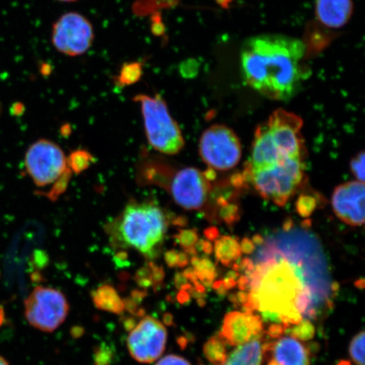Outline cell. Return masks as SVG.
<instances>
[{
	"label": "cell",
	"instance_id": "6da1fadb",
	"mask_svg": "<svg viewBox=\"0 0 365 365\" xmlns=\"http://www.w3.org/2000/svg\"><path fill=\"white\" fill-rule=\"evenodd\" d=\"M255 251L249 290L264 321L299 312L317 319L330 299V273L317 237L304 228H284L263 239Z\"/></svg>",
	"mask_w": 365,
	"mask_h": 365
},
{
	"label": "cell",
	"instance_id": "7a4b0ae2",
	"mask_svg": "<svg viewBox=\"0 0 365 365\" xmlns=\"http://www.w3.org/2000/svg\"><path fill=\"white\" fill-rule=\"evenodd\" d=\"M307 46L303 41L284 34L251 36L242 45L240 71L250 88L263 97L289 101L309 76L304 65Z\"/></svg>",
	"mask_w": 365,
	"mask_h": 365
},
{
	"label": "cell",
	"instance_id": "3957f363",
	"mask_svg": "<svg viewBox=\"0 0 365 365\" xmlns=\"http://www.w3.org/2000/svg\"><path fill=\"white\" fill-rule=\"evenodd\" d=\"M135 179L140 186L165 190L186 210H200L207 200L208 180L197 168H173L163 158L143 150L136 163Z\"/></svg>",
	"mask_w": 365,
	"mask_h": 365
},
{
	"label": "cell",
	"instance_id": "277c9868",
	"mask_svg": "<svg viewBox=\"0 0 365 365\" xmlns=\"http://www.w3.org/2000/svg\"><path fill=\"white\" fill-rule=\"evenodd\" d=\"M167 230V219L161 208L153 203L135 202L126 205L106 231L114 248H133L153 259L158 257Z\"/></svg>",
	"mask_w": 365,
	"mask_h": 365
},
{
	"label": "cell",
	"instance_id": "5b68a950",
	"mask_svg": "<svg viewBox=\"0 0 365 365\" xmlns=\"http://www.w3.org/2000/svg\"><path fill=\"white\" fill-rule=\"evenodd\" d=\"M302 126V118L296 114L284 109L274 112L255 131L250 156L253 165L263 168L305 158Z\"/></svg>",
	"mask_w": 365,
	"mask_h": 365
},
{
	"label": "cell",
	"instance_id": "8992f818",
	"mask_svg": "<svg viewBox=\"0 0 365 365\" xmlns=\"http://www.w3.org/2000/svg\"><path fill=\"white\" fill-rule=\"evenodd\" d=\"M134 101L140 104L149 144L160 153H179L184 148L185 140L161 96L139 94Z\"/></svg>",
	"mask_w": 365,
	"mask_h": 365
},
{
	"label": "cell",
	"instance_id": "52a82bcc",
	"mask_svg": "<svg viewBox=\"0 0 365 365\" xmlns=\"http://www.w3.org/2000/svg\"><path fill=\"white\" fill-rule=\"evenodd\" d=\"M304 159H290L277 165L250 170V180L264 199L284 205L303 181Z\"/></svg>",
	"mask_w": 365,
	"mask_h": 365
},
{
	"label": "cell",
	"instance_id": "ba28073f",
	"mask_svg": "<svg viewBox=\"0 0 365 365\" xmlns=\"http://www.w3.org/2000/svg\"><path fill=\"white\" fill-rule=\"evenodd\" d=\"M25 317L31 327L44 332H53L66 321L68 304L61 291L36 287L25 300Z\"/></svg>",
	"mask_w": 365,
	"mask_h": 365
},
{
	"label": "cell",
	"instance_id": "9c48e42d",
	"mask_svg": "<svg viewBox=\"0 0 365 365\" xmlns=\"http://www.w3.org/2000/svg\"><path fill=\"white\" fill-rule=\"evenodd\" d=\"M200 154L203 161L214 170H231L240 161V140L230 128L222 125H212L200 138Z\"/></svg>",
	"mask_w": 365,
	"mask_h": 365
},
{
	"label": "cell",
	"instance_id": "30bf717a",
	"mask_svg": "<svg viewBox=\"0 0 365 365\" xmlns=\"http://www.w3.org/2000/svg\"><path fill=\"white\" fill-rule=\"evenodd\" d=\"M94 38L93 24L80 13H66L53 26V47L67 56H80L88 52Z\"/></svg>",
	"mask_w": 365,
	"mask_h": 365
},
{
	"label": "cell",
	"instance_id": "8fae6325",
	"mask_svg": "<svg viewBox=\"0 0 365 365\" xmlns=\"http://www.w3.org/2000/svg\"><path fill=\"white\" fill-rule=\"evenodd\" d=\"M25 166L31 179L39 187L53 185L68 168L62 149L47 140L31 145L26 153Z\"/></svg>",
	"mask_w": 365,
	"mask_h": 365
},
{
	"label": "cell",
	"instance_id": "7c38bea8",
	"mask_svg": "<svg viewBox=\"0 0 365 365\" xmlns=\"http://www.w3.org/2000/svg\"><path fill=\"white\" fill-rule=\"evenodd\" d=\"M168 333L161 322L153 317H143L130 331L127 346L132 358L140 363L156 361L166 348Z\"/></svg>",
	"mask_w": 365,
	"mask_h": 365
},
{
	"label": "cell",
	"instance_id": "4fadbf2b",
	"mask_svg": "<svg viewBox=\"0 0 365 365\" xmlns=\"http://www.w3.org/2000/svg\"><path fill=\"white\" fill-rule=\"evenodd\" d=\"M364 197L363 182H349L336 187L331 203L337 217L346 225L362 226L364 223Z\"/></svg>",
	"mask_w": 365,
	"mask_h": 365
},
{
	"label": "cell",
	"instance_id": "5bb4252c",
	"mask_svg": "<svg viewBox=\"0 0 365 365\" xmlns=\"http://www.w3.org/2000/svg\"><path fill=\"white\" fill-rule=\"evenodd\" d=\"M262 356L277 365H310L307 346L294 337H282L262 346Z\"/></svg>",
	"mask_w": 365,
	"mask_h": 365
},
{
	"label": "cell",
	"instance_id": "9a60e30c",
	"mask_svg": "<svg viewBox=\"0 0 365 365\" xmlns=\"http://www.w3.org/2000/svg\"><path fill=\"white\" fill-rule=\"evenodd\" d=\"M353 0H317L316 16L323 26L341 29L353 16Z\"/></svg>",
	"mask_w": 365,
	"mask_h": 365
},
{
	"label": "cell",
	"instance_id": "2e32d148",
	"mask_svg": "<svg viewBox=\"0 0 365 365\" xmlns=\"http://www.w3.org/2000/svg\"><path fill=\"white\" fill-rule=\"evenodd\" d=\"M219 336L231 346H240L254 339L248 316L239 312L226 314Z\"/></svg>",
	"mask_w": 365,
	"mask_h": 365
},
{
	"label": "cell",
	"instance_id": "e0dca14e",
	"mask_svg": "<svg viewBox=\"0 0 365 365\" xmlns=\"http://www.w3.org/2000/svg\"><path fill=\"white\" fill-rule=\"evenodd\" d=\"M263 337H254L253 340L240 345L227 357L225 362L222 365H261Z\"/></svg>",
	"mask_w": 365,
	"mask_h": 365
},
{
	"label": "cell",
	"instance_id": "ac0fdd59",
	"mask_svg": "<svg viewBox=\"0 0 365 365\" xmlns=\"http://www.w3.org/2000/svg\"><path fill=\"white\" fill-rule=\"evenodd\" d=\"M95 307L103 312L121 314L125 312L124 301L110 285H103L91 293Z\"/></svg>",
	"mask_w": 365,
	"mask_h": 365
},
{
	"label": "cell",
	"instance_id": "d6986e66",
	"mask_svg": "<svg viewBox=\"0 0 365 365\" xmlns=\"http://www.w3.org/2000/svg\"><path fill=\"white\" fill-rule=\"evenodd\" d=\"M215 254L219 262L226 267H230L240 257V245L232 237H222L216 242Z\"/></svg>",
	"mask_w": 365,
	"mask_h": 365
},
{
	"label": "cell",
	"instance_id": "ffe728a7",
	"mask_svg": "<svg viewBox=\"0 0 365 365\" xmlns=\"http://www.w3.org/2000/svg\"><path fill=\"white\" fill-rule=\"evenodd\" d=\"M205 357L213 365H222L227 357L226 342L220 336H212L203 346Z\"/></svg>",
	"mask_w": 365,
	"mask_h": 365
},
{
	"label": "cell",
	"instance_id": "44dd1931",
	"mask_svg": "<svg viewBox=\"0 0 365 365\" xmlns=\"http://www.w3.org/2000/svg\"><path fill=\"white\" fill-rule=\"evenodd\" d=\"M93 162V155L85 150H75L67 159L68 167L77 175L88 170Z\"/></svg>",
	"mask_w": 365,
	"mask_h": 365
},
{
	"label": "cell",
	"instance_id": "7402d4cb",
	"mask_svg": "<svg viewBox=\"0 0 365 365\" xmlns=\"http://www.w3.org/2000/svg\"><path fill=\"white\" fill-rule=\"evenodd\" d=\"M143 74V68L140 63H126L121 68L120 76L115 79L116 84L120 86L134 84L140 78Z\"/></svg>",
	"mask_w": 365,
	"mask_h": 365
},
{
	"label": "cell",
	"instance_id": "603a6c76",
	"mask_svg": "<svg viewBox=\"0 0 365 365\" xmlns=\"http://www.w3.org/2000/svg\"><path fill=\"white\" fill-rule=\"evenodd\" d=\"M290 331V334L294 339H298L301 341H309L314 339L316 334V328L309 322V319H304L298 325L293 328H289L285 332Z\"/></svg>",
	"mask_w": 365,
	"mask_h": 365
},
{
	"label": "cell",
	"instance_id": "cb8c5ba5",
	"mask_svg": "<svg viewBox=\"0 0 365 365\" xmlns=\"http://www.w3.org/2000/svg\"><path fill=\"white\" fill-rule=\"evenodd\" d=\"M364 331L356 335L349 346V354L354 362L357 365H364Z\"/></svg>",
	"mask_w": 365,
	"mask_h": 365
},
{
	"label": "cell",
	"instance_id": "d4e9b609",
	"mask_svg": "<svg viewBox=\"0 0 365 365\" xmlns=\"http://www.w3.org/2000/svg\"><path fill=\"white\" fill-rule=\"evenodd\" d=\"M71 178V170L68 167L66 171L63 173V175L54 182L53 189L49 191L47 195L49 199L56 200L59 195L65 192L67 189L68 182Z\"/></svg>",
	"mask_w": 365,
	"mask_h": 365
},
{
	"label": "cell",
	"instance_id": "484cf974",
	"mask_svg": "<svg viewBox=\"0 0 365 365\" xmlns=\"http://www.w3.org/2000/svg\"><path fill=\"white\" fill-rule=\"evenodd\" d=\"M317 207V202L312 196H300L297 202V211L301 217H307L312 215Z\"/></svg>",
	"mask_w": 365,
	"mask_h": 365
},
{
	"label": "cell",
	"instance_id": "4316f807",
	"mask_svg": "<svg viewBox=\"0 0 365 365\" xmlns=\"http://www.w3.org/2000/svg\"><path fill=\"white\" fill-rule=\"evenodd\" d=\"M176 239L182 248L188 250L193 249L195 245L197 243L198 236L194 230H182L177 235Z\"/></svg>",
	"mask_w": 365,
	"mask_h": 365
},
{
	"label": "cell",
	"instance_id": "83f0119b",
	"mask_svg": "<svg viewBox=\"0 0 365 365\" xmlns=\"http://www.w3.org/2000/svg\"><path fill=\"white\" fill-rule=\"evenodd\" d=\"M113 358V351L107 345H101L96 349L94 365H109Z\"/></svg>",
	"mask_w": 365,
	"mask_h": 365
},
{
	"label": "cell",
	"instance_id": "f1b7e54d",
	"mask_svg": "<svg viewBox=\"0 0 365 365\" xmlns=\"http://www.w3.org/2000/svg\"><path fill=\"white\" fill-rule=\"evenodd\" d=\"M351 170L358 181L364 182V153H360L351 162Z\"/></svg>",
	"mask_w": 365,
	"mask_h": 365
},
{
	"label": "cell",
	"instance_id": "f546056e",
	"mask_svg": "<svg viewBox=\"0 0 365 365\" xmlns=\"http://www.w3.org/2000/svg\"><path fill=\"white\" fill-rule=\"evenodd\" d=\"M135 282L143 289H148L153 285L152 280V270L150 267L140 268L135 274Z\"/></svg>",
	"mask_w": 365,
	"mask_h": 365
},
{
	"label": "cell",
	"instance_id": "4dcf8cb0",
	"mask_svg": "<svg viewBox=\"0 0 365 365\" xmlns=\"http://www.w3.org/2000/svg\"><path fill=\"white\" fill-rule=\"evenodd\" d=\"M156 365H191L189 361L178 355H168L159 360Z\"/></svg>",
	"mask_w": 365,
	"mask_h": 365
},
{
	"label": "cell",
	"instance_id": "1f68e13d",
	"mask_svg": "<svg viewBox=\"0 0 365 365\" xmlns=\"http://www.w3.org/2000/svg\"><path fill=\"white\" fill-rule=\"evenodd\" d=\"M148 266L150 267V270H152L153 286L162 284L164 277H165V273H164L163 269L156 266V264L153 263H150Z\"/></svg>",
	"mask_w": 365,
	"mask_h": 365
},
{
	"label": "cell",
	"instance_id": "d6a6232c",
	"mask_svg": "<svg viewBox=\"0 0 365 365\" xmlns=\"http://www.w3.org/2000/svg\"><path fill=\"white\" fill-rule=\"evenodd\" d=\"M285 328L281 324L275 323L269 326L267 331H264V334L267 335L271 339H280L284 334Z\"/></svg>",
	"mask_w": 365,
	"mask_h": 365
},
{
	"label": "cell",
	"instance_id": "836d02e7",
	"mask_svg": "<svg viewBox=\"0 0 365 365\" xmlns=\"http://www.w3.org/2000/svg\"><path fill=\"white\" fill-rule=\"evenodd\" d=\"M125 309L128 310L131 314L136 317L137 313L139 312V304L135 303L131 298H126L124 300Z\"/></svg>",
	"mask_w": 365,
	"mask_h": 365
},
{
	"label": "cell",
	"instance_id": "e575fe53",
	"mask_svg": "<svg viewBox=\"0 0 365 365\" xmlns=\"http://www.w3.org/2000/svg\"><path fill=\"white\" fill-rule=\"evenodd\" d=\"M178 259H179V254H178L175 250L168 251V252L165 254V262L168 267H177Z\"/></svg>",
	"mask_w": 365,
	"mask_h": 365
},
{
	"label": "cell",
	"instance_id": "d590c367",
	"mask_svg": "<svg viewBox=\"0 0 365 365\" xmlns=\"http://www.w3.org/2000/svg\"><path fill=\"white\" fill-rule=\"evenodd\" d=\"M147 296V290H134L132 291L130 298L140 304Z\"/></svg>",
	"mask_w": 365,
	"mask_h": 365
},
{
	"label": "cell",
	"instance_id": "8d00e7d4",
	"mask_svg": "<svg viewBox=\"0 0 365 365\" xmlns=\"http://www.w3.org/2000/svg\"><path fill=\"white\" fill-rule=\"evenodd\" d=\"M241 251L245 254H252L255 250V245L248 239H245L242 241L240 245Z\"/></svg>",
	"mask_w": 365,
	"mask_h": 365
},
{
	"label": "cell",
	"instance_id": "74e56055",
	"mask_svg": "<svg viewBox=\"0 0 365 365\" xmlns=\"http://www.w3.org/2000/svg\"><path fill=\"white\" fill-rule=\"evenodd\" d=\"M175 287L178 289L181 290L182 287L188 284V280L186 279L182 273H177L175 278Z\"/></svg>",
	"mask_w": 365,
	"mask_h": 365
},
{
	"label": "cell",
	"instance_id": "f35d334b",
	"mask_svg": "<svg viewBox=\"0 0 365 365\" xmlns=\"http://www.w3.org/2000/svg\"><path fill=\"white\" fill-rule=\"evenodd\" d=\"M177 299L181 304H188L190 301V295L188 292L180 290L179 294H178Z\"/></svg>",
	"mask_w": 365,
	"mask_h": 365
},
{
	"label": "cell",
	"instance_id": "ab89813d",
	"mask_svg": "<svg viewBox=\"0 0 365 365\" xmlns=\"http://www.w3.org/2000/svg\"><path fill=\"white\" fill-rule=\"evenodd\" d=\"M238 287L240 291L249 290L250 280L246 276H241L238 282Z\"/></svg>",
	"mask_w": 365,
	"mask_h": 365
},
{
	"label": "cell",
	"instance_id": "60d3db41",
	"mask_svg": "<svg viewBox=\"0 0 365 365\" xmlns=\"http://www.w3.org/2000/svg\"><path fill=\"white\" fill-rule=\"evenodd\" d=\"M137 325L136 319L135 317H128L125 319L124 327L127 331H131Z\"/></svg>",
	"mask_w": 365,
	"mask_h": 365
},
{
	"label": "cell",
	"instance_id": "b9f144b4",
	"mask_svg": "<svg viewBox=\"0 0 365 365\" xmlns=\"http://www.w3.org/2000/svg\"><path fill=\"white\" fill-rule=\"evenodd\" d=\"M307 349L309 356L314 355L319 353V344L318 342H310V344L307 346Z\"/></svg>",
	"mask_w": 365,
	"mask_h": 365
},
{
	"label": "cell",
	"instance_id": "7bdbcfd3",
	"mask_svg": "<svg viewBox=\"0 0 365 365\" xmlns=\"http://www.w3.org/2000/svg\"><path fill=\"white\" fill-rule=\"evenodd\" d=\"M189 257L188 255L185 253L179 254V259H178V267H185L187 264H189Z\"/></svg>",
	"mask_w": 365,
	"mask_h": 365
},
{
	"label": "cell",
	"instance_id": "ee69618b",
	"mask_svg": "<svg viewBox=\"0 0 365 365\" xmlns=\"http://www.w3.org/2000/svg\"><path fill=\"white\" fill-rule=\"evenodd\" d=\"M85 330L81 327H72L71 330V334L74 339H79V337L83 336Z\"/></svg>",
	"mask_w": 365,
	"mask_h": 365
},
{
	"label": "cell",
	"instance_id": "f6af8a7d",
	"mask_svg": "<svg viewBox=\"0 0 365 365\" xmlns=\"http://www.w3.org/2000/svg\"><path fill=\"white\" fill-rule=\"evenodd\" d=\"M237 285V282L235 279H232V278H225V280H222V286L225 287L226 290H230L234 289Z\"/></svg>",
	"mask_w": 365,
	"mask_h": 365
},
{
	"label": "cell",
	"instance_id": "bcb514c9",
	"mask_svg": "<svg viewBox=\"0 0 365 365\" xmlns=\"http://www.w3.org/2000/svg\"><path fill=\"white\" fill-rule=\"evenodd\" d=\"M237 299H238L240 305H244L247 302L249 293H246L245 291H240L238 294H236Z\"/></svg>",
	"mask_w": 365,
	"mask_h": 365
},
{
	"label": "cell",
	"instance_id": "7dc6e473",
	"mask_svg": "<svg viewBox=\"0 0 365 365\" xmlns=\"http://www.w3.org/2000/svg\"><path fill=\"white\" fill-rule=\"evenodd\" d=\"M177 342L182 350H185L186 349V346H188L189 344L188 339H187L185 336H180L178 337Z\"/></svg>",
	"mask_w": 365,
	"mask_h": 365
},
{
	"label": "cell",
	"instance_id": "c3c4849f",
	"mask_svg": "<svg viewBox=\"0 0 365 365\" xmlns=\"http://www.w3.org/2000/svg\"><path fill=\"white\" fill-rule=\"evenodd\" d=\"M163 324L164 325L171 327L173 325V317L170 313H166L163 316Z\"/></svg>",
	"mask_w": 365,
	"mask_h": 365
},
{
	"label": "cell",
	"instance_id": "681fc988",
	"mask_svg": "<svg viewBox=\"0 0 365 365\" xmlns=\"http://www.w3.org/2000/svg\"><path fill=\"white\" fill-rule=\"evenodd\" d=\"M228 300L230 301L232 304L237 305V307H240L238 299H237L236 294H231L228 296Z\"/></svg>",
	"mask_w": 365,
	"mask_h": 365
},
{
	"label": "cell",
	"instance_id": "f907efd6",
	"mask_svg": "<svg viewBox=\"0 0 365 365\" xmlns=\"http://www.w3.org/2000/svg\"><path fill=\"white\" fill-rule=\"evenodd\" d=\"M202 246H203L202 249L205 253L211 254L212 252V248L211 244L207 243V242H205V243H204L202 245Z\"/></svg>",
	"mask_w": 365,
	"mask_h": 365
},
{
	"label": "cell",
	"instance_id": "816d5d0a",
	"mask_svg": "<svg viewBox=\"0 0 365 365\" xmlns=\"http://www.w3.org/2000/svg\"><path fill=\"white\" fill-rule=\"evenodd\" d=\"M354 285L356 287H358V289H364L365 286V281L364 278H361V279H359L358 281H356L354 282Z\"/></svg>",
	"mask_w": 365,
	"mask_h": 365
},
{
	"label": "cell",
	"instance_id": "f5cc1de1",
	"mask_svg": "<svg viewBox=\"0 0 365 365\" xmlns=\"http://www.w3.org/2000/svg\"><path fill=\"white\" fill-rule=\"evenodd\" d=\"M330 287H331V290H332L333 292H337L340 289V285H339V282H331Z\"/></svg>",
	"mask_w": 365,
	"mask_h": 365
},
{
	"label": "cell",
	"instance_id": "db71d44e",
	"mask_svg": "<svg viewBox=\"0 0 365 365\" xmlns=\"http://www.w3.org/2000/svg\"><path fill=\"white\" fill-rule=\"evenodd\" d=\"M227 293V290H226L225 289V287H223V286H222L221 287H219V289L217 290V294L220 296V297H223V296H225Z\"/></svg>",
	"mask_w": 365,
	"mask_h": 365
},
{
	"label": "cell",
	"instance_id": "11a10c76",
	"mask_svg": "<svg viewBox=\"0 0 365 365\" xmlns=\"http://www.w3.org/2000/svg\"><path fill=\"white\" fill-rule=\"evenodd\" d=\"M239 274L234 272H230L227 274L226 277L227 278H232V279L237 280V278H238Z\"/></svg>",
	"mask_w": 365,
	"mask_h": 365
},
{
	"label": "cell",
	"instance_id": "9f6ffc18",
	"mask_svg": "<svg viewBox=\"0 0 365 365\" xmlns=\"http://www.w3.org/2000/svg\"><path fill=\"white\" fill-rule=\"evenodd\" d=\"M197 304L200 307H205V304H207V301H205V298H199L197 299Z\"/></svg>",
	"mask_w": 365,
	"mask_h": 365
},
{
	"label": "cell",
	"instance_id": "6f0895ef",
	"mask_svg": "<svg viewBox=\"0 0 365 365\" xmlns=\"http://www.w3.org/2000/svg\"><path fill=\"white\" fill-rule=\"evenodd\" d=\"M212 286L213 287V289L217 290L219 287H221L222 286V280L214 282V284H212Z\"/></svg>",
	"mask_w": 365,
	"mask_h": 365
},
{
	"label": "cell",
	"instance_id": "680465c9",
	"mask_svg": "<svg viewBox=\"0 0 365 365\" xmlns=\"http://www.w3.org/2000/svg\"><path fill=\"white\" fill-rule=\"evenodd\" d=\"M337 365H352L349 360H341V361L337 364Z\"/></svg>",
	"mask_w": 365,
	"mask_h": 365
},
{
	"label": "cell",
	"instance_id": "91938a15",
	"mask_svg": "<svg viewBox=\"0 0 365 365\" xmlns=\"http://www.w3.org/2000/svg\"><path fill=\"white\" fill-rule=\"evenodd\" d=\"M0 365H10L9 364V363L6 361V359H4L2 356H0Z\"/></svg>",
	"mask_w": 365,
	"mask_h": 365
},
{
	"label": "cell",
	"instance_id": "94428289",
	"mask_svg": "<svg viewBox=\"0 0 365 365\" xmlns=\"http://www.w3.org/2000/svg\"><path fill=\"white\" fill-rule=\"evenodd\" d=\"M4 319V312L1 308H0V326H1L2 322Z\"/></svg>",
	"mask_w": 365,
	"mask_h": 365
},
{
	"label": "cell",
	"instance_id": "6125c7cd",
	"mask_svg": "<svg viewBox=\"0 0 365 365\" xmlns=\"http://www.w3.org/2000/svg\"><path fill=\"white\" fill-rule=\"evenodd\" d=\"M58 1L66 2V3H73V2L78 1V0H58Z\"/></svg>",
	"mask_w": 365,
	"mask_h": 365
},
{
	"label": "cell",
	"instance_id": "be15d7a7",
	"mask_svg": "<svg viewBox=\"0 0 365 365\" xmlns=\"http://www.w3.org/2000/svg\"><path fill=\"white\" fill-rule=\"evenodd\" d=\"M268 365H277V364H276L275 363H274L272 361H270V362H269Z\"/></svg>",
	"mask_w": 365,
	"mask_h": 365
},
{
	"label": "cell",
	"instance_id": "e7e4bbea",
	"mask_svg": "<svg viewBox=\"0 0 365 365\" xmlns=\"http://www.w3.org/2000/svg\"><path fill=\"white\" fill-rule=\"evenodd\" d=\"M200 365H202V364H200Z\"/></svg>",
	"mask_w": 365,
	"mask_h": 365
}]
</instances>
